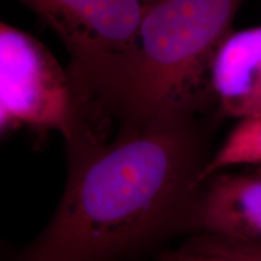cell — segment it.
<instances>
[{"label": "cell", "mask_w": 261, "mask_h": 261, "mask_svg": "<svg viewBox=\"0 0 261 261\" xmlns=\"http://www.w3.org/2000/svg\"><path fill=\"white\" fill-rule=\"evenodd\" d=\"M182 248L227 261H261L260 244L238 242L212 234H196Z\"/></svg>", "instance_id": "8"}, {"label": "cell", "mask_w": 261, "mask_h": 261, "mask_svg": "<svg viewBox=\"0 0 261 261\" xmlns=\"http://www.w3.org/2000/svg\"><path fill=\"white\" fill-rule=\"evenodd\" d=\"M200 116L119 127L112 140L68 152L60 204L16 261H123L195 232L210 159Z\"/></svg>", "instance_id": "1"}, {"label": "cell", "mask_w": 261, "mask_h": 261, "mask_svg": "<svg viewBox=\"0 0 261 261\" xmlns=\"http://www.w3.org/2000/svg\"><path fill=\"white\" fill-rule=\"evenodd\" d=\"M234 166L261 167V113L237 120L236 126L208 159L202 169L201 181L205 182Z\"/></svg>", "instance_id": "7"}, {"label": "cell", "mask_w": 261, "mask_h": 261, "mask_svg": "<svg viewBox=\"0 0 261 261\" xmlns=\"http://www.w3.org/2000/svg\"><path fill=\"white\" fill-rule=\"evenodd\" d=\"M246 0H145L132 51L97 94L108 127L167 116L202 115L213 107L211 60Z\"/></svg>", "instance_id": "2"}, {"label": "cell", "mask_w": 261, "mask_h": 261, "mask_svg": "<svg viewBox=\"0 0 261 261\" xmlns=\"http://www.w3.org/2000/svg\"><path fill=\"white\" fill-rule=\"evenodd\" d=\"M61 39L67 69L83 106H89L132 51L145 0H17Z\"/></svg>", "instance_id": "4"}, {"label": "cell", "mask_w": 261, "mask_h": 261, "mask_svg": "<svg viewBox=\"0 0 261 261\" xmlns=\"http://www.w3.org/2000/svg\"><path fill=\"white\" fill-rule=\"evenodd\" d=\"M195 232L261 246V167L218 173L204 182Z\"/></svg>", "instance_id": "6"}, {"label": "cell", "mask_w": 261, "mask_h": 261, "mask_svg": "<svg viewBox=\"0 0 261 261\" xmlns=\"http://www.w3.org/2000/svg\"><path fill=\"white\" fill-rule=\"evenodd\" d=\"M58 130L67 149L83 139L81 107L73 79L51 51L17 27L0 23V128Z\"/></svg>", "instance_id": "3"}, {"label": "cell", "mask_w": 261, "mask_h": 261, "mask_svg": "<svg viewBox=\"0 0 261 261\" xmlns=\"http://www.w3.org/2000/svg\"><path fill=\"white\" fill-rule=\"evenodd\" d=\"M208 85L213 107L241 120L261 113V24L232 29L211 60Z\"/></svg>", "instance_id": "5"}, {"label": "cell", "mask_w": 261, "mask_h": 261, "mask_svg": "<svg viewBox=\"0 0 261 261\" xmlns=\"http://www.w3.org/2000/svg\"><path fill=\"white\" fill-rule=\"evenodd\" d=\"M159 261H227L221 257L208 255V254L190 252L181 248L177 252H166L160 256Z\"/></svg>", "instance_id": "9"}]
</instances>
